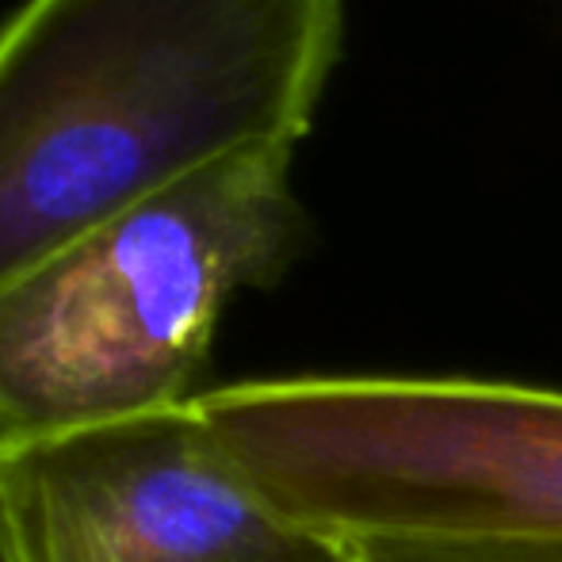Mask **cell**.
Masks as SVG:
<instances>
[{
    "instance_id": "cell-1",
    "label": "cell",
    "mask_w": 562,
    "mask_h": 562,
    "mask_svg": "<svg viewBox=\"0 0 562 562\" xmlns=\"http://www.w3.org/2000/svg\"><path fill=\"white\" fill-rule=\"evenodd\" d=\"M348 0H20L0 23V288L123 211L311 134Z\"/></svg>"
},
{
    "instance_id": "cell-2",
    "label": "cell",
    "mask_w": 562,
    "mask_h": 562,
    "mask_svg": "<svg viewBox=\"0 0 562 562\" xmlns=\"http://www.w3.org/2000/svg\"><path fill=\"white\" fill-rule=\"evenodd\" d=\"M295 149L260 146L123 211L0 288V440L195 398L218 322L303 252Z\"/></svg>"
},
{
    "instance_id": "cell-3",
    "label": "cell",
    "mask_w": 562,
    "mask_h": 562,
    "mask_svg": "<svg viewBox=\"0 0 562 562\" xmlns=\"http://www.w3.org/2000/svg\"><path fill=\"white\" fill-rule=\"evenodd\" d=\"M195 402L276 509L345 548L562 543V391L291 375Z\"/></svg>"
},
{
    "instance_id": "cell-4",
    "label": "cell",
    "mask_w": 562,
    "mask_h": 562,
    "mask_svg": "<svg viewBox=\"0 0 562 562\" xmlns=\"http://www.w3.org/2000/svg\"><path fill=\"white\" fill-rule=\"evenodd\" d=\"M0 513L15 562H356L268 502L195 398L0 440Z\"/></svg>"
},
{
    "instance_id": "cell-5",
    "label": "cell",
    "mask_w": 562,
    "mask_h": 562,
    "mask_svg": "<svg viewBox=\"0 0 562 562\" xmlns=\"http://www.w3.org/2000/svg\"><path fill=\"white\" fill-rule=\"evenodd\" d=\"M356 562H562V543L548 548H352Z\"/></svg>"
},
{
    "instance_id": "cell-6",
    "label": "cell",
    "mask_w": 562,
    "mask_h": 562,
    "mask_svg": "<svg viewBox=\"0 0 562 562\" xmlns=\"http://www.w3.org/2000/svg\"><path fill=\"white\" fill-rule=\"evenodd\" d=\"M0 562H15L12 543H8V532H4V513H0Z\"/></svg>"
}]
</instances>
